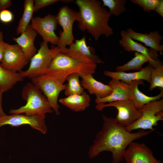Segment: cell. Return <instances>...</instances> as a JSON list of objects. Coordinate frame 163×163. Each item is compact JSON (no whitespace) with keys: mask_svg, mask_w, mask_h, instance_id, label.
<instances>
[{"mask_svg":"<svg viewBox=\"0 0 163 163\" xmlns=\"http://www.w3.org/2000/svg\"><path fill=\"white\" fill-rule=\"evenodd\" d=\"M103 127L96 135L89 149L88 156L90 158L97 156L104 151L112 153L113 163H120L128 145L135 140L147 136L152 131L140 129L136 132L127 130L125 127L117 123L114 118L103 115Z\"/></svg>","mask_w":163,"mask_h":163,"instance_id":"6da1fadb","label":"cell"},{"mask_svg":"<svg viewBox=\"0 0 163 163\" xmlns=\"http://www.w3.org/2000/svg\"><path fill=\"white\" fill-rule=\"evenodd\" d=\"M74 2L79 9L78 27L81 30H86L96 41L102 35L108 37L113 34V29L108 24L111 15L103 7L101 1L76 0Z\"/></svg>","mask_w":163,"mask_h":163,"instance_id":"7a4b0ae2","label":"cell"},{"mask_svg":"<svg viewBox=\"0 0 163 163\" xmlns=\"http://www.w3.org/2000/svg\"><path fill=\"white\" fill-rule=\"evenodd\" d=\"M97 67L96 63L82 62L60 52L54 58L43 75L53 77L64 84L71 74H93Z\"/></svg>","mask_w":163,"mask_h":163,"instance_id":"3957f363","label":"cell"},{"mask_svg":"<svg viewBox=\"0 0 163 163\" xmlns=\"http://www.w3.org/2000/svg\"><path fill=\"white\" fill-rule=\"evenodd\" d=\"M21 94L26 104L18 109H11L10 113L42 116L53 112L46 97L32 82H28L23 87Z\"/></svg>","mask_w":163,"mask_h":163,"instance_id":"277c9868","label":"cell"},{"mask_svg":"<svg viewBox=\"0 0 163 163\" xmlns=\"http://www.w3.org/2000/svg\"><path fill=\"white\" fill-rule=\"evenodd\" d=\"M48 42L43 41L40 44L37 52L31 59L28 68L19 72L24 78H30L43 75L54 58L61 50L57 46L52 45L49 48Z\"/></svg>","mask_w":163,"mask_h":163,"instance_id":"5b68a950","label":"cell"},{"mask_svg":"<svg viewBox=\"0 0 163 163\" xmlns=\"http://www.w3.org/2000/svg\"><path fill=\"white\" fill-rule=\"evenodd\" d=\"M140 111L141 117L125 128L129 132L137 129H149L153 131V127L163 120V99L151 102L144 105Z\"/></svg>","mask_w":163,"mask_h":163,"instance_id":"8992f818","label":"cell"},{"mask_svg":"<svg viewBox=\"0 0 163 163\" xmlns=\"http://www.w3.org/2000/svg\"><path fill=\"white\" fill-rule=\"evenodd\" d=\"M56 16L58 24L62 29V31L59 32L60 36L57 44L61 51L66 48L67 45H70L75 40L73 25L75 21H78V15L77 11L65 5L59 8Z\"/></svg>","mask_w":163,"mask_h":163,"instance_id":"52a82bcc","label":"cell"},{"mask_svg":"<svg viewBox=\"0 0 163 163\" xmlns=\"http://www.w3.org/2000/svg\"><path fill=\"white\" fill-rule=\"evenodd\" d=\"M31 79L32 83L43 93L55 114L59 115L60 106L58 99L60 92L65 89L66 84H62L56 79L45 75Z\"/></svg>","mask_w":163,"mask_h":163,"instance_id":"ba28073f","label":"cell"},{"mask_svg":"<svg viewBox=\"0 0 163 163\" xmlns=\"http://www.w3.org/2000/svg\"><path fill=\"white\" fill-rule=\"evenodd\" d=\"M113 107L116 108L117 114L115 121L120 125L126 127L140 118L142 113L138 110L130 99L118 101L107 104H97L96 109L99 111L107 107Z\"/></svg>","mask_w":163,"mask_h":163,"instance_id":"9c48e42d","label":"cell"},{"mask_svg":"<svg viewBox=\"0 0 163 163\" xmlns=\"http://www.w3.org/2000/svg\"><path fill=\"white\" fill-rule=\"evenodd\" d=\"M75 59L87 63H104L98 56L95 54L94 48L88 46L84 36L80 40H76L70 45L60 52Z\"/></svg>","mask_w":163,"mask_h":163,"instance_id":"30bf717a","label":"cell"},{"mask_svg":"<svg viewBox=\"0 0 163 163\" xmlns=\"http://www.w3.org/2000/svg\"><path fill=\"white\" fill-rule=\"evenodd\" d=\"M29 62L18 45L6 43L0 63L5 69L11 72H20Z\"/></svg>","mask_w":163,"mask_h":163,"instance_id":"8fae6325","label":"cell"},{"mask_svg":"<svg viewBox=\"0 0 163 163\" xmlns=\"http://www.w3.org/2000/svg\"><path fill=\"white\" fill-rule=\"evenodd\" d=\"M31 21L32 28L42 37L43 41L57 45L59 37L55 32L58 24L56 15L49 14L43 18L35 17Z\"/></svg>","mask_w":163,"mask_h":163,"instance_id":"7c38bea8","label":"cell"},{"mask_svg":"<svg viewBox=\"0 0 163 163\" xmlns=\"http://www.w3.org/2000/svg\"><path fill=\"white\" fill-rule=\"evenodd\" d=\"M46 115L27 116L22 114L6 115L0 118V128L5 125L13 126L28 125L32 128L45 134L47 129L46 124Z\"/></svg>","mask_w":163,"mask_h":163,"instance_id":"4fadbf2b","label":"cell"},{"mask_svg":"<svg viewBox=\"0 0 163 163\" xmlns=\"http://www.w3.org/2000/svg\"><path fill=\"white\" fill-rule=\"evenodd\" d=\"M123 158L126 163H154L157 160L145 144L133 141L126 148Z\"/></svg>","mask_w":163,"mask_h":163,"instance_id":"5bb4252c","label":"cell"},{"mask_svg":"<svg viewBox=\"0 0 163 163\" xmlns=\"http://www.w3.org/2000/svg\"><path fill=\"white\" fill-rule=\"evenodd\" d=\"M120 35L121 38L119 43L120 45L123 47L125 51H135L143 54L149 59V64L154 68L162 64V62L158 58L157 51L150 48H147L136 42L129 36L126 30H121Z\"/></svg>","mask_w":163,"mask_h":163,"instance_id":"9a60e30c","label":"cell"},{"mask_svg":"<svg viewBox=\"0 0 163 163\" xmlns=\"http://www.w3.org/2000/svg\"><path fill=\"white\" fill-rule=\"evenodd\" d=\"M107 85L112 89L111 93L109 95L104 98H96L95 102L97 104H105L106 103L130 99V87L129 84L119 80L112 78Z\"/></svg>","mask_w":163,"mask_h":163,"instance_id":"2e32d148","label":"cell"},{"mask_svg":"<svg viewBox=\"0 0 163 163\" xmlns=\"http://www.w3.org/2000/svg\"><path fill=\"white\" fill-rule=\"evenodd\" d=\"M80 76L82 79L80 82L82 86L86 89L90 94H95L96 98H104L111 93L112 88L107 85L95 79L92 74H80Z\"/></svg>","mask_w":163,"mask_h":163,"instance_id":"e0dca14e","label":"cell"},{"mask_svg":"<svg viewBox=\"0 0 163 163\" xmlns=\"http://www.w3.org/2000/svg\"><path fill=\"white\" fill-rule=\"evenodd\" d=\"M153 67L149 64L140 70L136 72L127 73L105 70L104 74L112 78L119 80L128 84L132 81L140 80H145L150 83L151 71Z\"/></svg>","mask_w":163,"mask_h":163,"instance_id":"ac0fdd59","label":"cell"},{"mask_svg":"<svg viewBox=\"0 0 163 163\" xmlns=\"http://www.w3.org/2000/svg\"><path fill=\"white\" fill-rule=\"evenodd\" d=\"M126 31L134 40L141 42L162 54L163 45L160 43L163 37L158 31H151L149 34L141 33L135 31L131 28H128Z\"/></svg>","mask_w":163,"mask_h":163,"instance_id":"d6986e66","label":"cell"},{"mask_svg":"<svg viewBox=\"0 0 163 163\" xmlns=\"http://www.w3.org/2000/svg\"><path fill=\"white\" fill-rule=\"evenodd\" d=\"M21 34L18 37H13V40L21 47L26 56L30 61L37 53V49L34 46V41L37 33L30 24Z\"/></svg>","mask_w":163,"mask_h":163,"instance_id":"ffe728a7","label":"cell"},{"mask_svg":"<svg viewBox=\"0 0 163 163\" xmlns=\"http://www.w3.org/2000/svg\"><path fill=\"white\" fill-rule=\"evenodd\" d=\"M129 84L130 87L129 99L139 110L149 103L159 100L163 97V90H161L160 93L154 96H149L141 92L138 88V85H144L142 80L133 81Z\"/></svg>","mask_w":163,"mask_h":163,"instance_id":"44dd1931","label":"cell"},{"mask_svg":"<svg viewBox=\"0 0 163 163\" xmlns=\"http://www.w3.org/2000/svg\"><path fill=\"white\" fill-rule=\"evenodd\" d=\"M91 98L86 92L81 94H74L62 98L59 102L72 110L75 112L85 110L90 106Z\"/></svg>","mask_w":163,"mask_h":163,"instance_id":"7402d4cb","label":"cell"},{"mask_svg":"<svg viewBox=\"0 0 163 163\" xmlns=\"http://www.w3.org/2000/svg\"><path fill=\"white\" fill-rule=\"evenodd\" d=\"M24 78L19 72L8 71L0 63V89L3 92L11 89L18 82L22 81Z\"/></svg>","mask_w":163,"mask_h":163,"instance_id":"603a6c76","label":"cell"},{"mask_svg":"<svg viewBox=\"0 0 163 163\" xmlns=\"http://www.w3.org/2000/svg\"><path fill=\"white\" fill-rule=\"evenodd\" d=\"M33 0H25L24 3V10L22 16L20 19L16 28L17 34L24 32L30 24L33 18L34 12Z\"/></svg>","mask_w":163,"mask_h":163,"instance_id":"cb8c5ba5","label":"cell"},{"mask_svg":"<svg viewBox=\"0 0 163 163\" xmlns=\"http://www.w3.org/2000/svg\"><path fill=\"white\" fill-rule=\"evenodd\" d=\"M147 62H149L148 58L140 53L135 52L134 57L123 65L116 67V72H125L130 70H140L142 65Z\"/></svg>","mask_w":163,"mask_h":163,"instance_id":"d4e9b609","label":"cell"},{"mask_svg":"<svg viewBox=\"0 0 163 163\" xmlns=\"http://www.w3.org/2000/svg\"><path fill=\"white\" fill-rule=\"evenodd\" d=\"M79 77V74L74 73L67 78L66 81L68 83L66 84L64 92L67 97L74 94H81L85 92L84 89L81 85Z\"/></svg>","mask_w":163,"mask_h":163,"instance_id":"484cf974","label":"cell"},{"mask_svg":"<svg viewBox=\"0 0 163 163\" xmlns=\"http://www.w3.org/2000/svg\"><path fill=\"white\" fill-rule=\"evenodd\" d=\"M102 6L107 7L111 15L119 16L126 10V0H102Z\"/></svg>","mask_w":163,"mask_h":163,"instance_id":"4316f807","label":"cell"},{"mask_svg":"<svg viewBox=\"0 0 163 163\" xmlns=\"http://www.w3.org/2000/svg\"><path fill=\"white\" fill-rule=\"evenodd\" d=\"M149 90L152 91L156 88L163 90V65L153 67L151 71Z\"/></svg>","mask_w":163,"mask_h":163,"instance_id":"83f0119b","label":"cell"},{"mask_svg":"<svg viewBox=\"0 0 163 163\" xmlns=\"http://www.w3.org/2000/svg\"><path fill=\"white\" fill-rule=\"evenodd\" d=\"M159 0H131L133 3L142 7L145 11L150 12L155 9Z\"/></svg>","mask_w":163,"mask_h":163,"instance_id":"f1b7e54d","label":"cell"},{"mask_svg":"<svg viewBox=\"0 0 163 163\" xmlns=\"http://www.w3.org/2000/svg\"><path fill=\"white\" fill-rule=\"evenodd\" d=\"M59 0H35L34 4V12H36L40 9L61 1Z\"/></svg>","mask_w":163,"mask_h":163,"instance_id":"f546056e","label":"cell"},{"mask_svg":"<svg viewBox=\"0 0 163 163\" xmlns=\"http://www.w3.org/2000/svg\"><path fill=\"white\" fill-rule=\"evenodd\" d=\"M14 19L12 13L7 9L4 10L0 12V21L4 24L11 22Z\"/></svg>","mask_w":163,"mask_h":163,"instance_id":"4dcf8cb0","label":"cell"},{"mask_svg":"<svg viewBox=\"0 0 163 163\" xmlns=\"http://www.w3.org/2000/svg\"><path fill=\"white\" fill-rule=\"evenodd\" d=\"M7 43L4 41L3 32L0 31V63H1L5 48V46Z\"/></svg>","mask_w":163,"mask_h":163,"instance_id":"1f68e13d","label":"cell"},{"mask_svg":"<svg viewBox=\"0 0 163 163\" xmlns=\"http://www.w3.org/2000/svg\"><path fill=\"white\" fill-rule=\"evenodd\" d=\"M11 4L12 1L11 0H0V12L9 8Z\"/></svg>","mask_w":163,"mask_h":163,"instance_id":"d6a6232c","label":"cell"},{"mask_svg":"<svg viewBox=\"0 0 163 163\" xmlns=\"http://www.w3.org/2000/svg\"><path fill=\"white\" fill-rule=\"evenodd\" d=\"M155 11L158 13L162 17H163V0H159Z\"/></svg>","mask_w":163,"mask_h":163,"instance_id":"836d02e7","label":"cell"},{"mask_svg":"<svg viewBox=\"0 0 163 163\" xmlns=\"http://www.w3.org/2000/svg\"><path fill=\"white\" fill-rule=\"evenodd\" d=\"M3 93V92L0 89V118L6 115L4 111L2 106V96Z\"/></svg>","mask_w":163,"mask_h":163,"instance_id":"e575fe53","label":"cell"},{"mask_svg":"<svg viewBox=\"0 0 163 163\" xmlns=\"http://www.w3.org/2000/svg\"><path fill=\"white\" fill-rule=\"evenodd\" d=\"M162 163L160 162L159 161L157 160L155 163Z\"/></svg>","mask_w":163,"mask_h":163,"instance_id":"d590c367","label":"cell"},{"mask_svg":"<svg viewBox=\"0 0 163 163\" xmlns=\"http://www.w3.org/2000/svg\"><path fill=\"white\" fill-rule=\"evenodd\" d=\"M120 163H122V162H120Z\"/></svg>","mask_w":163,"mask_h":163,"instance_id":"8d00e7d4","label":"cell"}]
</instances>
